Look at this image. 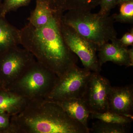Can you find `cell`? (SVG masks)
I'll return each mask as SVG.
<instances>
[{
  "mask_svg": "<svg viewBox=\"0 0 133 133\" xmlns=\"http://www.w3.org/2000/svg\"><path fill=\"white\" fill-rule=\"evenodd\" d=\"M32 0H3L0 8V16L6 17L9 12L16 11L20 8L26 6Z\"/></svg>",
  "mask_w": 133,
  "mask_h": 133,
  "instance_id": "d6986e66",
  "label": "cell"
},
{
  "mask_svg": "<svg viewBox=\"0 0 133 133\" xmlns=\"http://www.w3.org/2000/svg\"><path fill=\"white\" fill-rule=\"evenodd\" d=\"M36 61L32 53L18 46L0 54V79L4 89H7Z\"/></svg>",
  "mask_w": 133,
  "mask_h": 133,
  "instance_id": "8992f818",
  "label": "cell"
},
{
  "mask_svg": "<svg viewBox=\"0 0 133 133\" xmlns=\"http://www.w3.org/2000/svg\"><path fill=\"white\" fill-rule=\"evenodd\" d=\"M90 115L92 119H96L108 123L124 125H131L133 120L128 117L109 111L103 112L91 113Z\"/></svg>",
  "mask_w": 133,
  "mask_h": 133,
  "instance_id": "e0dca14e",
  "label": "cell"
},
{
  "mask_svg": "<svg viewBox=\"0 0 133 133\" xmlns=\"http://www.w3.org/2000/svg\"><path fill=\"white\" fill-rule=\"evenodd\" d=\"M111 87L109 80L100 73L91 72L83 98L91 113L108 111V99Z\"/></svg>",
  "mask_w": 133,
  "mask_h": 133,
  "instance_id": "ba28073f",
  "label": "cell"
},
{
  "mask_svg": "<svg viewBox=\"0 0 133 133\" xmlns=\"http://www.w3.org/2000/svg\"><path fill=\"white\" fill-rule=\"evenodd\" d=\"M29 100L6 89L0 90V113L12 116L19 113Z\"/></svg>",
  "mask_w": 133,
  "mask_h": 133,
  "instance_id": "4fadbf2b",
  "label": "cell"
},
{
  "mask_svg": "<svg viewBox=\"0 0 133 133\" xmlns=\"http://www.w3.org/2000/svg\"><path fill=\"white\" fill-rule=\"evenodd\" d=\"M130 125L108 123L98 120L93 123L89 132L95 133H127L130 132Z\"/></svg>",
  "mask_w": 133,
  "mask_h": 133,
  "instance_id": "2e32d148",
  "label": "cell"
},
{
  "mask_svg": "<svg viewBox=\"0 0 133 133\" xmlns=\"http://www.w3.org/2000/svg\"><path fill=\"white\" fill-rule=\"evenodd\" d=\"M114 22L132 24L133 23V1L120 4L118 14L111 16Z\"/></svg>",
  "mask_w": 133,
  "mask_h": 133,
  "instance_id": "ac0fdd59",
  "label": "cell"
},
{
  "mask_svg": "<svg viewBox=\"0 0 133 133\" xmlns=\"http://www.w3.org/2000/svg\"><path fill=\"white\" fill-rule=\"evenodd\" d=\"M118 0H101V8L98 14L104 15H109L110 11L118 4Z\"/></svg>",
  "mask_w": 133,
  "mask_h": 133,
  "instance_id": "ffe728a7",
  "label": "cell"
},
{
  "mask_svg": "<svg viewBox=\"0 0 133 133\" xmlns=\"http://www.w3.org/2000/svg\"><path fill=\"white\" fill-rule=\"evenodd\" d=\"M89 129L71 118L59 105L45 98L29 100L11 116L8 133H89Z\"/></svg>",
  "mask_w": 133,
  "mask_h": 133,
  "instance_id": "7a4b0ae2",
  "label": "cell"
},
{
  "mask_svg": "<svg viewBox=\"0 0 133 133\" xmlns=\"http://www.w3.org/2000/svg\"><path fill=\"white\" fill-rule=\"evenodd\" d=\"M11 117L8 114L0 113V133H8Z\"/></svg>",
  "mask_w": 133,
  "mask_h": 133,
  "instance_id": "44dd1931",
  "label": "cell"
},
{
  "mask_svg": "<svg viewBox=\"0 0 133 133\" xmlns=\"http://www.w3.org/2000/svg\"><path fill=\"white\" fill-rule=\"evenodd\" d=\"M65 24L99 47L117 38L114 21L109 15L93 14L87 10L67 11L61 18Z\"/></svg>",
  "mask_w": 133,
  "mask_h": 133,
  "instance_id": "3957f363",
  "label": "cell"
},
{
  "mask_svg": "<svg viewBox=\"0 0 133 133\" xmlns=\"http://www.w3.org/2000/svg\"><path fill=\"white\" fill-rule=\"evenodd\" d=\"M2 1L3 0H0V8H1L2 4Z\"/></svg>",
  "mask_w": 133,
  "mask_h": 133,
  "instance_id": "484cf974",
  "label": "cell"
},
{
  "mask_svg": "<svg viewBox=\"0 0 133 133\" xmlns=\"http://www.w3.org/2000/svg\"><path fill=\"white\" fill-rule=\"evenodd\" d=\"M128 52L130 60L131 62L133 63V49L132 48L128 49Z\"/></svg>",
  "mask_w": 133,
  "mask_h": 133,
  "instance_id": "603a6c76",
  "label": "cell"
},
{
  "mask_svg": "<svg viewBox=\"0 0 133 133\" xmlns=\"http://www.w3.org/2000/svg\"><path fill=\"white\" fill-rule=\"evenodd\" d=\"M97 56L100 65L102 66L108 62H113L120 66L127 67L133 66L129 55L127 47L122 46L120 44L118 38H115L111 43H105L99 49Z\"/></svg>",
  "mask_w": 133,
  "mask_h": 133,
  "instance_id": "30bf717a",
  "label": "cell"
},
{
  "mask_svg": "<svg viewBox=\"0 0 133 133\" xmlns=\"http://www.w3.org/2000/svg\"><path fill=\"white\" fill-rule=\"evenodd\" d=\"M3 89H4V88L3 87V85L2 82L1 80L0 79V90Z\"/></svg>",
  "mask_w": 133,
  "mask_h": 133,
  "instance_id": "d4e9b609",
  "label": "cell"
},
{
  "mask_svg": "<svg viewBox=\"0 0 133 133\" xmlns=\"http://www.w3.org/2000/svg\"><path fill=\"white\" fill-rule=\"evenodd\" d=\"M133 85L111 87L108 99V111L133 119Z\"/></svg>",
  "mask_w": 133,
  "mask_h": 133,
  "instance_id": "9c48e42d",
  "label": "cell"
},
{
  "mask_svg": "<svg viewBox=\"0 0 133 133\" xmlns=\"http://www.w3.org/2000/svg\"><path fill=\"white\" fill-rule=\"evenodd\" d=\"M118 41L120 44L124 47H128L133 45V28L131 29L130 31L125 33L120 39H118Z\"/></svg>",
  "mask_w": 133,
  "mask_h": 133,
  "instance_id": "7402d4cb",
  "label": "cell"
},
{
  "mask_svg": "<svg viewBox=\"0 0 133 133\" xmlns=\"http://www.w3.org/2000/svg\"><path fill=\"white\" fill-rule=\"evenodd\" d=\"M20 30L0 16V54L20 44Z\"/></svg>",
  "mask_w": 133,
  "mask_h": 133,
  "instance_id": "7c38bea8",
  "label": "cell"
},
{
  "mask_svg": "<svg viewBox=\"0 0 133 133\" xmlns=\"http://www.w3.org/2000/svg\"><path fill=\"white\" fill-rule=\"evenodd\" d=\"M132 1L133 0H118V4H121L123 3L128 2Z\"/></svg>",
  "mask_w": 133,
  "mask_h": 133,
  "instance_id": "cb8c5ba5",
  "label": "cell"
},
{
  "mask_svg": "<svg viewBox=\"0 0 133 133\" xmlns=\"http://www.w3.org/2000/svg\"><path fill=\"white\" fill-rule=\"evenodd\" d=\"M60 28L65 43L72 52L79 58L84 68L100 73L102 69L97 55L99 47L80 35L71 27L65 24L62 20Z\"/></svg>",
  "mask_w": 133,
  "mask_h": 133,
  "instance_id": "52a82bcc",
  "label": "cell"
},
{
  "mask_svg": "<svg viewBox=\"0 0 133 133\" xmlns=\"http://www.w3.org/2000/svg\"><path fill=\"white\" fill-rule=\"evenodd\" d=\"M91 71L74 65L65 74L58 78L52 91L45 99L58 101L83 98Z\"/></svg>",
  "mask_w": 133,
  "mask_h": 133,
  "instance_id": "5b68a950",
  "label": "cell"
},
{
  "mask_svg": "<svg viewBox=\"0 0 133 133\" xmlns=\"http://www.w3.org/2000/svg\"><path fill=\"white\" fill-rule=\"evenodd\" d=\"M54 101L59 105L71 118L89 129L88 120L91 112L83 98Z\"/></svg>",
  "mask_w": 133,
  "mask_h": 133,
  "instance_id": "8fae6325",
  "label": "cell"
},
{
  "mask_svg": "<svg viewBox=\"0 0 133 133\" xmlns=\"http://www.w3.org/2000/svg\"><path fill=\"white\" fill-rule=\"evenodd\" d=\"M63 15L54 12L45 26L36 28L28 23L20 30V44L58 78L77 62V56L67 46L61 33L60 24Z\"/></svg>",
  "mask_w": 133,
  "mask_h": 133,
  "instance_id": "6da1fadb",
  "label": "cell"
},
{
  "mask_svg": "<svg viewBox=\"0 0 133 133\" xmlns=\"http://www.w3.org/2000/svg\"><path fill=\"white\" fill-rule=\"evenodd\" d=\"M35 9L28 18L29 23L36 28L47 25L50 21L54 11L51 9L49 0H36Z\"/></svg>",
  "mask_w": 133,
  "mask_h": 133,
  "instance_id": "5bb4252c",
  "label": "cell"
},
{
  "mask_svg": "<svg viewBox=\"0 0 133 133\" xmlns=\"http://www.w3.org/2000/svg\"><path fill=\"white\" fill-rule=\"evenodd\" d=\"M58 78L53 71L36 61L6 90L29 100L45 98Z\"/></svg>",
  "mask_w": 133,
  "mask_h": 133,
  "instance_id": "277c9868",
  "label": "cell"
},
{
  "mask_svg": "<svg viewBox=\"0 0 133 133\" xmlns=\"http://www.w3.org/2000/svg\"><path fill=\"white\" fill-rule=\"evenodd\" d=\"M54 12H64L74 10H91L99 5L101 0H49Z\"/></svg>",
  "mask_w": 133,
  "mask_h": 133,
  "instance_id": "9a60e30c",
  "label": "cell"
}]
</instances>
